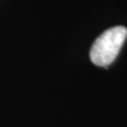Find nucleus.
<instances>
[{
    "mask_svg": "<svg viewBox=\"0 0 127 127\" xmlns=\"http://www.w3.org/2000/svg\"><path fill=\"white\" fill-rule=\"evenodd\" d=\"M127 37V28L118 26L106 29L98 37L91 48L90 57L92 63L107 67L113 62L123 47Z\"/></svg>",
    "mask_w": 127,
    "mask_h": 127,
    "instance_id": "nucleus-1",
    "label": "nucleus"
}]
</instances>
